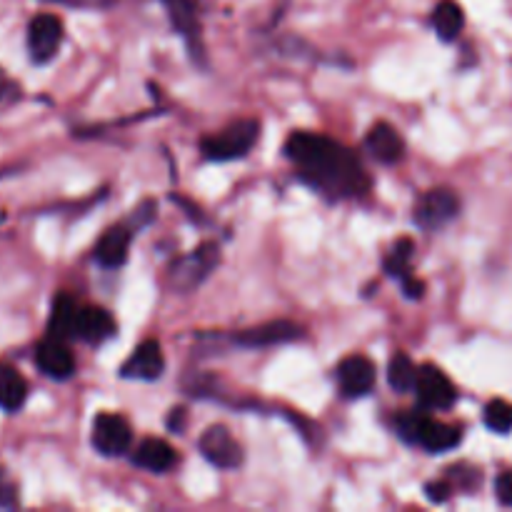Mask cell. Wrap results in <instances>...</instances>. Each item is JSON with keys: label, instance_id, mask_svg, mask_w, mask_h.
Segmentation results:
<instances>
[{"label": "cell", "instance_id": "obj_19", "mask_svg": "<svg viewBox=\"0 0 512 512\" xmlns=\"http://www.w3.org/2000/svg\"><path fill=\"white\" fill-rule=\"evenodd\" d=\"M25 398H28V383L23 375L10 365L0 363V408L15 413L23 408Z\"/></svg>", "mask_w": 512, "mask_h": 512}, {"label": "cell", "instance_id": "obj_8", "mask_svg": "<svg viewBox=\"0 0 512 512\" xmlns=\"http://www.w3.org/2000/svg\"><path fill=\"white\" fill-rule=\"evenodd\" d=\"M63 43V23L58 15L40 13L28 25V50L35 63H48L55 58Z\"/></svg>", "mask_w": 512, "mask_h": 512}, {"label": "cell", "instance_id": "obj_26", "mask_svg": "<svg viewBox=\"0 0 512 512\" xmlns=\"http://www.w3.org/2000/svg\"><path fill=\"white\" fill-rule=\"evenodd\" d=\"M495 493H498V500L503 505L512 508V473H503L495 483Z\"/></svg>", "mask_w": 512, "mask_h": 512}, {"label": "cell", "instance_id": "obj_24", "mask_svg": "<svg viewBox=\"0 0 512 512\" xmlns=\"http://www.w3.org/2000/svg\"><path fill=\"white\" fill-rule=\"evenodd\" d=\"M485 425L493 433H512V403H508V400H493V403H488V408H485Z\"/></svg>", "mask_w": 512, "mask_h": 512}, {"label": "cell", "instance_id": "obj_25", "mask_svg": "<svg viewBox=\"0 0 512 512\" xmlns=\"http://www.w3.org/2000/svg\"><path fill=\"white\" fill-rule=\"evenodd\" d=\"M15 503H18V488L10 475L0 468V508H13Z\"/></svg>", "mask_w": 512, "mask_h": 512}, {"label": "cell", "instance_id": "obj_12", "mask_svg": "<svg viewBox=\"0 0 512 512\" xmlns=\"http://www.w3.org/2000/svg\"><path fill=\"white\" fill-rule=\"evenodd\" d=\"M165 370V355L158 340H145L133 350L123 365V378L133 380H158Z\"/></svg>", "mask_w": 512, "mask_h": 512}, {"label": "cell", "instance_id": "obj_9", "mask_svg": "<svg viewBox=\"0 0 512 512\" xmlns=\"http://www.w3.org/2000/svg\"><path fill=\"white\" fill-rule=\"evenodd\" d=\"M133 443V430H130L128 420L120 418L115 413H100L93 420V448L100 455H123Z\"/></svg>", "mask_w": 512, "mask_h": 512}, {"label": "cell", "instance_id": "obj_11", "mask_svg": "<svg viewBox=\"0 0 512 512\" xmlns=\"http://www.w3.org/2000/svg\"><path fill=\"white\" fill-rule=\"evenodd\" d=\"M35 365L40 368V373L48 375L53 380H68L75 373V358L68 350L65 340L60 338H45L43 343H38L35 348Z\"/></svg>", "mask_w": 512, "mask_h": 512}, {"label": "cell", "instance_id": "obj_13", "mask_svg": "<svg viewBox=\"0 0 512 512\" xmlns=\"http://www.w3.org/2000/svg\"><path fill=\"white\" fill-rule=\"evenodd\" d=\"M303 335V328L290 320H273V323H263L258 328H250L235 338V343L243 348H270V345H283L290 340H298Z\"/></svg>", "mask_w": 512, "mask_h": 512}, {"label": "cell", "instance_id": "obj_23", "mask_svg": "<svg viewBox=\"0 0 512 512\" xmlns=\"http://www.w3.org/2000/svg\"><path fill=\"white\" fill-rule=\"evenodd\" d=\"M410 258H413V240L403 238L390 248V255L385 258V270L393 278L403 280L405 275H410Z\"/></svg>", "mask_w": 512, "mask_h": 512}, {"label": "cell", "instance_id": "obj_18", "mask_svg": "<svg viewBox=\"0 0 512 512\" xmlns=\"http://www.w3.org/2000/svg\"><path fill=\"white\" fill-rule=\"evenodd\" d=\"M130 250V230L128 228H110L105 230L103 238L95 245V260L103 268H120L128 260Z\"/></svg>", "mask_w": 512, "mask_h": 512}, {"label": "cell", "instance_id": "obj_31", "mask_svg": "<svg viewBox=\"0 0 512 512\" xmlns=\"http://www.w3.org/2000/svg\"><path fill=\"white\" fill-rule=\"evenodd\" d=\"M183 423H185V410H178V408H175L173 410V413H170V430H178V433H180V430H183Z\"/></svg>", "mask_w": 512, "mask_h": 512}, {"label": "cell", "instance_id": "obj_16", "mask_svg": "<svg viewBox=\"0 0 512 512\" xmlns=\"http://www.w3.org/2000/svg\"><path fill=\"white\" fill-rule=\"evenodd\" d=\"M78 313H80V305L75 303L70 295L65 293L55 295L53 308H50V320H48L50 335L60 340L75 338V333H78Z\"/></svg>", "mask_w": 512, "mask_h": 512}, {"label": "cell", "instance_id": "obj_21", "mask_svg": "<svg viewBox=\"0 0 512 512\" xmlns=\"http://www.w3.org/2000/svg\"><path fill=\"white\" fill-rule=\"evenodd\" d=\"M415 380H418V368L413 360L405 353H395L388 365V383L395 393H410L415 390Z\"/></svg>", "mask_w": 512, "mask_h": 512}, {"label": "cell", "instance_id": "obj_20", "mask_svg": "<svg viewBox=\"0 0 512 512\" xmlns=\"http://www.w3.org/2000/svg\"><path fill=\"white\" fill-rule=\"evenodd\" d=\"M465 25V13L455 0H443L438 3V8L433 10V28L435 33L443 40H455L463 33Z\"/></svg>", "mask_w": 512, "mask_h": 512}, {"label": "cell", "instance_id": "obj_15", "mask_svg": "<svg viewBox=\"0 0 512 512\" xmlns=\"http://www.w3.org/2000/svg\"><path fill=\"white\" fill-rule=\"evenodd\" d=\"M115 335V320L108 310L98 308V305H83L78 313V333L75 338L85 340L90 345L105 343Z\"/></svg>", "mask_w": 512, "mask_h": 512}, {"label": "cell", "instance_id": "obj_10", "mask_svg": "<svg viewBox=\"0 0 512 512\" xmlns=\"http://www.w3.org/2000/svg\"><path fill=\"white\" fill-rule=\"evenodd\" d=\"M335 378L345 398H363L375 385V365L365 355H348L340 360Z\"/></svg>", "mask_w": 512, "mask_h": 512}, {"label": "cell", "instance_id": "obj_6", "mask_svg": "<svg viewBox=\"0 0 512 512\" xmlns=\"http://www.w3.org/2000/svg\"><path fill=\"white\" fill-rule=\"evenodd\" d=\"M460 200L453 190L448 188H435L428 190L423 198L415 205V220H418L420 228L425 230H438L443 225H448L450 220L458 215Z\"/></svg>", "mask_w": 512, "mask_h": 512}, {"label": "cell", "instance_id": "obj_3", "mask_svg": "<svg viewBox=\"0 0 512 512\" xmlns=\"http://www.w3.org/2000/svg\"><path fill=\"white\" fill-rule=\"evenodd\" d=\"M398 430L405 440L430 450V453H443L455 448L463 440V433L455 425H445L440 420L428 418L420 413H408L398 420Z\"/></svg>", "mask_w": 512, "mask_h": 512}, {"label": "cell", "instance_id": "obj_29", "mask_svg": "<svg viewBox=\"0 0 512 512\" xmlns=\"http://www.w3.org/2000/svg\"><path fill=\"white\" fill-rule=\"evenodd\" d=\"M403 290H405V295H408V298H423L425 285L420 283L418 278H413V275H405V278H403Z\"/></svg>", "mask_w": 512, "mask_h": 512}, {"label": "cell", "instance_id": "obj_30", "mask_svg": "<svg viewBox=\"0 0 512 512\" xmlns=\"http://www.w3.org/2000/svg\"><path fill=\"white\" fill-rule=\"evenodd\" d=\"M13 95H18V85H15L13 80H10L8 75L0 70V103H3V100H8V98H13Z\"/></svg>", "mask_w": 512, "mask_h": 512}, {"label": "cell", "instance_id": "obj_22", "mask_svg": "<svg viewBox=\"0 0 512 512\" xmlns=\"http://www.w3.org/2000/svg\"><path fill=\"white\" fill-rule=\"evenodd\" d=\"M163 5L168 8L173 25L183 35H195L198 30V20H195V5L193 0H163Z\"/></svg>", "mask_w": 512, "mask_h": 512}, {"label": "cell", "instance_id": "obj_5", "mask_svg": "<svg viewBox=\"0 0 512 512\" xmlns=\"http://www.w3.org/2000/svg\"><path fill=\"white\" fill-rule=\"evenodd\" d=\"M198 448L210 465L220 470H235L243 463V448L225 425H210L198 440Z\"/></svg>", "mask_w": 512, "mask_h": 512}, {"label": "cell", "instance_id": "obj_28", "mask_svg": "<svg viewBox=\"0 0 512 512\" xmlns=\"http://www.w3.org/2000/svg\"><path fill=\"white\" fill-rule=\"evenodd\" d=\"M425 493H428V498L433 500V503H445V500L450 498V493H453V488H450L448 483H430L428 488H425Z\"/></svg>", "mask_w": 512, "mask_h": 512}, {"label": "cell", "instance_id": "obj_2", "mask_svg": "<svg viewBox=\"0 0 512 512\" xmlns=\"http://www.w3.org/2000/svg\"><path fill=\"white\" fill-rule=\"evenodd\" d=\"M260 135V123L258 120H238V123L228 125L220 133L203 138L200 150L208 160H218V163H228V160L245 158L250 153V148L255 145Z\"/></svg>", "mask_w": 512, "mask_h": 512}, {"label": "cell", "instance_id": "obj_17", "mask_svg": "<svg viewBox=\"0 0 512 512\" xmlns=\"http://www.w3.org/2000/svg\"><path fill=\"white\" fill-rule=\"evenodd\" d=\"M133 463L140 468L150 470V473H165L178 463L173 445L165 443L160 438H148L138 445V453L133 455Z\"/></svg>", "mask_w": 512, "mask_h": 512}, {"label": "cell", "instance_id": "obj_14", "mask_svg": "<svg viewBox=\"0 0 512 512\" xmlns=\"http://www.w3.org/2000/svg\"><path fill=\"white\" fill-rule=\"evenodd\" d=\"M365 145H368L370 155H373L378 163L385 165L398 163L405 155L403 135H400L390 123H375L373 128H370L368 138H365Z\"/></svg>", "mask_w": 512, "mask_h": 512}, {"label": "cell", "instance_id": "obj_27", "mask_svg": "<svg viewBox=\"0 0 512 512\" xmlns=\"http://www.w3.org/2000/svg\"><path fill=\"white\" fill-rule=\"evenodd\" d=\"M45 3L68 5V8H108V5L118 3V0H45Z\"/></svg>", "mask_w": 512, "mask_h": 512}, {"label": "cell", "instance_id": "obj_4", "mask_svg": "<svg viewBox=\"0 0 512 512\" xmlns=\"http://www.w3.org/2000/svg\"><path fill=\"white\" fill-rule=\"evenodd\" d=\"M218 260H220L218 245H213V243L200 245V248H195L193 253L185 255V258H180L178 263L170 268V283H173L175 290H183V293H188V290L198 288V285L203 283L210 273H213V268L218 265Z\"/></svg>", "mask_w": 512, "mask_h": 512}, {"label": "cell", "instance_id": "obj_7", "mask_svg": "<svg viewBox=\"0 0 512 512\" xmlns=\"http://www.w3.org/2000/svg\"><path fill=\"white\" fill-rule=\"evenodd\" d=\"M415 393L420 403L430 410H448L458 400V390L450 383L448 375L435 365H423L418 368V380H415Z\"/></svg>", "mask_w": 512, "mask_h": 512}, {"label": "cell", "instance_id": "obj_1", "mask_svg": "<svg viewBox=\"0 0 512 512\" xmlns=\"http://www.w3.org/2000/svg\"><path fill=\"white\" fill-rule=\"evenodd\" d=\"M285 153L298 165L300 178L323 193L350 198L368 190V175L353 150L328 135L293 133L285 145Z\"/></svg>", "mask_w": 512, "mask_h": 512}]
</instances>
